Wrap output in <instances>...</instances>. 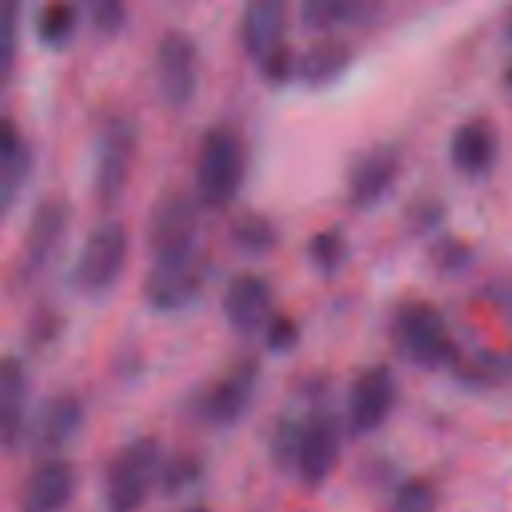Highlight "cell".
<instances>
[{"mask_svg":"<svg viewBox=\"0 0 512 512\" xmlns=\"http://www.w3.org/2000/svg\"><path fill=\"white\" fill-rule=\"evenodd\" d=\"M390 334L398 352L416 366L436 368L456 364L458 348L440 310L426 300H404L390 320Z\"/></svg>","mask_w":512,"mask_h":512,"instance_id":"obj_1","label":"cell"},{"mask_svg":"<svg viewBox=\"0 0 512 512\" xmlns=\"http://www.w3.org/2000/svg\"><path fill=\"white\" fill-rule=\"evenodd\" d=\"M244 156L238 134L224 124L208 126L196 148L194 178L202 204L218 210L228 206L242 182Z\"/></svg>","mask_w":512,"mask_h":512,"instance_id":"obj_2","label":"cell"},{"mask_svg":"<svg viewBox=\"0 0 512 512\" xmlns=\"http://www.w3.org/2000/svg\"><path fill=\"white\" fill-rule=\"evenodd\" d=\"M200 212L192 194L180 186L164 188L152 200L144 236L154 260H176L194 254Z\"/></svg>","mask_w":512,"mask_h":512,"instance_id":"obj_3","label":"cell"},{"mask_svg":"<svg viewBox=\"0 0 512 512\" xmlns=\"http://www.w3.org/2000/svg\"><path fill=\"white\" fill-rule=\"evenodd\" d=\"M160 470V446L152 436L124 444L106 470V504L110 512H136Z\"/></svg>","mask_w":512,"mask_h":512,"instance_id":"obj_4","label":"cell"},{"mask_svg":"<svg viewBox=\"0 0 512 512\" xmlns=\"http://www.w3.org/2000/svg\"><path fill=\"white\" fill-rule=\"evenodd\" d=\"M128 252V234L120 220H102L84 236L74 266V284L88 294L106 292L120 276Z\"/></svg>","mask_w":512,"mask_h":512,"instance_id":"obj_5","label":"cell"},{"mask_svg":"<svg viewBox=\"0 0 512 512\" xmlns=\"http://www.w3.org/2000/svg\"><path fill=\"white\" fill-rule=\"evenodd\" d=\"M136 142V128L124 116H114L102 126L92 170V194L100 206H110L122 196L132 172Z\"/></svg>","mask_w":512,"mask_h":512,"instance_id":"obj_6","label":"cell"},{"mask_svg":"<svg viewBox=\"0 0 512 512\" xmlns=\"http://www.w3.org/2000/svg\"><path fill=\"white\" fill-rule=\"evenodd\" d=\"M154 74L160 96L174 108L186 106L198 86V48L182 28H168L154 48Z\"/></svg>","mask_w":512,"mask_h":512,"instance_id":"obj_7","label":"cell"},{"mask_svg":"<svg viewBox=\"0 0 512 512\" xmlns=\"http://www.w3.org/2000/svg\"><path fill=\"white\" fill-rule=\"evenodd\" d=\"M206 282V264L192 254L176 260H154L142 278V296L156 310H178L190 304Z\"/></svg>","mask_w":512,"mask_h":512,"instance_id":"obj_8","label":"cell"},{"mask_svg":"<svg viewBox=\"0 0 512 512\" xmlns=\"http://www.w3.org/2000/svg\"><path fill=\"white\" fill-rule=\"evenodd\" d=\"M396 402V378L388 364L362 368L350 384L348 426L354 434H370L384 424Z\"/></svg>","mask_w":512,"mask_h":512,"instance_id":"obj_9","label":"cell"},{"mask_svg":"<svg viewBox=\"0 0 512 512\" xmlns=\"http://www.w3.org/2000/svg\"><path fill=\"white\" fill-rule=\"evenodd\" d=\"M400 172L398 148L378 142L354 156L346 170V194L356 208H368L382 200Z\"/></svg>","mask_w":512,"mask_h":512,"instance_id":"obj_10","label":"cell"},{"mask_svg":"<svg viewBox=\"0 0 512 512\" xmlns=\"http://www.w3.org/2000/svg\"><path fill=\"white\" fill-rule=\"evenodd\" d=\"M258 380V362L252 356L230 366L200 398L202 416L214 426L234 424L248 408Z\"/></svg>","mask_w":512,"mask_h":512,"instance_id":"obj_11","label":"cell"},{"mask_svg":"<svg viewBox=\"0 0 512 512\" xmlns=\"http://www.w3.org/2000/svg\"><path fill=\"white\" fill-rule=\"evenodd\" d=\"M68 218L70 204L66 196L50 192L36 202L22 236L20 256L26 272H36L46 264L68 226Z\"/></svg>","mask_w":512,"mask_h":512,"instance_id":"obj_12","label":"cell"},{"mask_svg":"<svg viewBox=\"0 0 512 512\" xmlns=\"http://www.w3.org/2000/svg\"><path fill=\"white\" fill-rule=\"evenodd\" d=\"M286 6L282 0H250L240 14V40L246 54L262 64L274 52L288 46L284 42Z\"/></svg>","mask_w":512,"mask_h":512,"instance_id":"obj_13","label":"cell"},{"mask_svg":"<svg viewBox=\"0 0 512 512\" xmlns=\"http://www.w3.org/2000/svg\"><path fill=\"white\" fill-rule=\"evenodd\" d=\"M340 452V432L332 414L316 412L306 418L298 452V472L308 486H318L332 472Z\"/></svg>","mask_w":512,"mask_h":512,"instance_id":"obj_14","label":"cell"},{"mask_svg":"<svg viewBox=\"0 0 512 512\" xmlns=\"http://www.w3.org/2000/svg\"><path fill=\"white\" fill-rule=\"evenodd\" d=\"M272 292L266 278L254 272L236 274L222 294V312L238 332H254L268 322Z\"/></svg>","mask_w":512,"mask_h":512,"instance_id":"obj_15","label":"cell"},{"mask_svg":"<svg viewBox=\"0 0 512 512\" xmlns=\"http://www.w3.org/2000/svg\"><path fill=\"white\" fill-rule=\"evenodd\" d=\"M74 468L70 462L50 458L28 476L20 494V512H62L74 494Z\"/></svg>","mask_w":512,"mask_h":512,"instance_id":"obj_16","label":"cell"},{"mask_svg":"<svg viewBox=\"0 0 512 512\" xmlns=\"http://www.w3.org/2000/svg\"><path fill=\"white\" fill-rule=\"evenodd\" d=\"M82 404L72 392H58L46 398L34 412L30 424L32 444L42 452L62 448L80 428Z\"/></svg>","mask_w":512,"mask_h":512,"instance_id":"obj_17","label":"cell"},{"mask_svg":"<svg viewBox=\"0 0 512 512\" xmlns=\"http://www.w3.org/2000/svg\"><path fill=\"white\" fill-rule=\"evenodd\" d=\"M498 156V136L494 126L484 118H474L460 124L450 138V160L468 176H478L490 170Z\"/></svg>","mask_w":512,"mask_h":512,"instance_id":"obj_18","label":"cell"},{"mask_svg":"<svg viewBox=\"0 0 512 512\" xmlns=\"http://www.w3.org/2000/svg\"><path fill=\"white\" fill-rule=\"evenodd\" d=\"M26 372L18 356L4 354L0 362V436L6 448L18 444L24 432Z\"/></svg>","mask_w":512,"mask_h":512,"instance_id":"obj_19","label":"cell"},{"mask_svg":"<svg viewBox=\"0 0 512 512\" xmlns=\"http://www.w3.org/2000/svg\"><path fill=\"white\" fill-rule=\"evenodd\" d=\"M352 62V46L338 36H322L310 42L296 62V76L308 86L334 82Z\"/></svg>","mask_w":512,"mask_h":512,"instance_id":"obj_20","label":"cell"},{"mask_svg":"<svg viewBox=\"0 0 512 512\" xmlns=\"http://www.w3.org/2000/svg\"><path fill=\"white\" fill-rule=\"evenodd\" d=\"M30 170V148L10 116L0 122V206L8 210Z\"/></svg>","mask_w":512,"mask_h":512,"instance_id":"obj_21","label":"cell"},{"mask_svg":"<svg viewBox=\"0 0 512 512\" xmlns=\"http://www.w3.org/2000/svg\"><path fill=\"white\" fill-rule=\"evenodd\" d=\"M230 238L244 252L264 254L276 244L278 228L266 214L246 210L232 218Z\"/></svg>","mask_w":512,"mask_h":512,"instance_id":"obj_22","label":"cell"},{"mask_svg":"<svg viewBox=\"0 0 512 512\" xmlns=\"http://www.w3.org/2000/svg\"><path fill=\"white\" fill-rule=\"evenodd\" d=\"M370 10V4L348 0H306L300 4V20L312 30H330L354 22Z\"/></svg>","mask_w":512,"mask_h":512,"instance_id":"obj_23","label":"cell"},{"mask_svg":"<svg viewBox=\"0 0 512 512\" xmlns=\"http://www.w3.org/2000/svg\"><path fill=\"white\" fill-rule=\"evenodd\" d=\"M78 22L76 6L70 2H46L34 16V32L48 46L64 44Z\"/></svg>","mask_w":512,"mask_h":512,"instance_id":"obj_24","label":"cell"},{"mask_svg":"<svg viewBox=\"0 0 512 512\" xmlns=\"http://www.w3.org/2000/svg\"><path fill=\"white\" fill-rule=\"evenodd\" d=\"M348 254V242L338 226H324L316 230L306 242V256L310 264L322 272H336Z\"/></svg>","mask_w":512,"mask_h":512,"instance_id":"obj_25","label":"cell"},{"mask_svg":"<svg viewBox=\"0 0 512 512\" xmlns=\"http://www.w3.org/2000/svg\"><path fill=\"white\" fill-rule=\"evenodd\" d=\"M302 430L304 422H298L294 418H282L274 432H272V458L280 466H290L298 462V452H300V442H302Z\"/></svg>","mask_w":512,"mask_h":512,"instance_id":"obj_26","label":"cell"},{"mask_svg":"<svg viewBox=\"0 0 512 512\" xmlns=\"http://www.w3.org/2000/svg\"><path fill=\"white\" fill-rule=\"evenodd\" d=\"M436 502L438 498H436L434 486L422 478H412L398 488L392 510L394 512H434Z\"/></svg>","mask_w":512,"mask_h":512,"instance_id":"obj_27","label":"cell"},{"mask_svg":"<svg viewBox=\"0 0 512 512\" xmlns=\"http://www.w3.org/2000/svg\"><path fill=\"white\" fill-rule=\"evenodd\" d=\"M472 258L470 246L454 236H444L436 240L430 248V260L440 272H458Z\"/></svg>","mask_w":512,"mask_h":512,"instance_id":"obj_28","label":"cell"},{"mask_svg":"<svg viewBox=\"0 0 512 512\" xmlns=\"http://www.w3.org/2000/svg\"><path fill=\"white\" fill-rule=\"evenodd\" d=\"M16 40H18V2L6 0L2 6V20H0V76L4 82L12 70Z\"/></svg>","mask_w":512,"mask_h":512,"instance_id":"obj_29","label":"cell"},{"mask_svg":"<svg viewBox=\"0 0 512 512\" xmlns=\"http://www.w3.org/2000/svg\"><path fill=\"white\" fill-rule=\"evenodd\" d=\"M300 338V328L298 322L286 314V312H276L268 318L264 324V342L272 352H288L296 346Z\"/></svg>","mask_w":512,"mask_h":512,"instance_id":"obj_30","label":"cell"},{"mask_svg":"<svg viewBox=\"0 0 512 512\" xmlns=\"http://www.w3.org/2000/svg\"><path fill=\"white\" fill-rule=\"evenodd\" d=\"M88 20L102 34H116L126 22V6L120 0H90Z\"/></svg>","mask_w":512,"mask_h":512,"instance_id":"obj_31","label":"cell"},{"mask_svg":"<svg viewBox=\"0 0 512 512\" xmlns=\"http://www.w3.org/2000/svg\"><path fill=\"white\" fill-rule=\"evenodd\" d=\"M198 462L190 456H182L178 460H172L166 468H164V486L170 492L180 490L182 486L190 484L196 476H198Z\"/></svg>","mask_w":512,"mask_h":512,"instance_id":"obj_32","label":"cell"},{"mask_svg":"<svg viewBox=\"0 0 512 512\" xmlns=\"http://www.w3.org/2000/svg\"><path fill=\"white\" fill-rule=\"evenodd\" d=\"M410 214V224L424 230L434 226V222H438V218L442 216V206L430 198L418 200L408 208Z\"/></svg>","mask_w":512,"mask_h":512,"instance_id":"obj_33","label":"cell"},{"mask_svg":"<svg viewBox=\"0 0 512 512\" xmlns=\"http://www.w3.org/2000/svg\"><path fill=\"white\" fill-rule=\"evenodd\" d=\"M504 86H506V90L512 94V60H510V64H508L506 70H504Z\"/></svg>","mask_w":512,"mask_h":512,"instance_id":"obj_34","label":"cell"},{"mask_svg":"<svg viewBox=\"0 0 512 512\" xmlns=\"http://www.w3.org/2000/svg\"><path fill=\"white\" fill-rule=\"evenodd\" d=\"M180 512H208L204 506H190V508H184Z\"/></svg>","mask_w":512,"mask_h":512,"instance_id":"obj_35","label":"cell"},{"mask_svg":"<svg viewBox=\"0 0 512 512\" xmlns=\"http://www.w3.org/2000/svg\"><path fill=\"white\" fill-rule=\"evenodd\" d=\"M506 34H508V38L512 40V16H510L508 22H506Z\"/></svg>","mask_w":512,"mask_h":512,"instance_id":"obj_36","label":"cell"}]
</instances>
